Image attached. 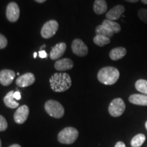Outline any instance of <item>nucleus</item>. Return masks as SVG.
I'll use <instances>...</instances> for the list:
<instances>
[{"instance_id":"9","label":"nucleus","mask_w":147,"mask_h":147,"mask_svg":"<svg viewBox=\"0 0 147 147\" xmlns=\"http://www.w3.org/2000/svg\"><path fill=\"white\" fill-rule=\"evenodd\" d=\"M29 113V107L26 105H23L20 106L16 110L14 115V121L18 124H23L26 121L28 118Z\"/></svg>"},{"instance_id":"28","label":"nucleus","mask_w":147,"mask_h":147,"mask_svg":"<svg viewBox=\"0 0 147 147\" xmlns=\"http://www.w3.org/2000/svg\"><path fill=\"white\" fill-rule=\"evenodd\" d=\"M39 56H40V58L45 59L48 56V55H47V53H46L45 51L42 50V51H40L39 52Z\"/></svg>"},{"instance_id":"17","label":"nucleus","mask_w":147,"mask_h":147,"mask_svg":"<svg viewBox=\"0 0 147 147\" xmlns=\"http://www.w3.org/2000/svg\"><path fill=\"white\" fill-rule=\"evenodd\" d=\"M108 5L105 0H95L93 4V10L97 14H102L107 11Z\"/></svg>"},{"instance_id":"15","label":"nucleus","mask_w":147,"mask_h":147,"mask_svg":"<svg viewBox=\"0 0 147 147\" xmlns=\"http://www.w3.org/2000/svg\"><path fill=\"white\" fill-rule=\"evenodd\" d=\"M131 104L138 106H147V95L144 94H133L129 97Z\"/></svg>"},{"instance_id":"21","label":"nucleus","mask_w":147,"mask_h":147,"mask_svg":"<svg viewBox=\"0 0 147 147\" xmlns=\"http://www.w3.org/2000/svg\"><path fill=\"white\" fill-rule=\"evenodd\" d=\"M135 87L137 91L141 93L147 95V80L144 79H140L136 82Z\"/></svg>"},{"instance_id":"29","label":"nucleus","mask_w":147,"mask_h":147,"mask_svg":"<svg viewBox=\"0 0 147 147\" xmlns=\"http://www.w3.org/2000/svg\"><path fill=\"white\" fill-rule=\"evenodd\" d=\"M115 147H126L125 144H124L123 142H121V141H119L117 143V144H115Z\"/></svg>"},{"instance_id":"25","label":"nucleus","mask_w":147,"mask_h":147,"mask_svg":"<svg viewBox=\"0 0 147 147\" xmlns=\"http://www.w3.org/2000/svg\"><path fill=\"white\" fill-rule=\"evenodd\" d=\"M8 127V123L3 116L0 115V131H3L6 130Z\"/></svg>"},{"instance_id":"8","label":"nucleus","mask_w":147,"mask_h":147,"mask_svg":"<svg viewBox=\"0 0 147 147\" xmlns=\"http://www.w3.org/2000/svg\"><path fill=\"white\" fill-rule=\"evenodd\" d=\"M71 50L75 55L79 57H84L87 55L88 48L85 44L80 39H76L71 44Z\"/></svg>"},{"instance_id":"26","label":"nucleus","mask_w":147,"mask_h":147,"mask_svg":"<svg viewBox=\"0 0 147 147\" xmlns=\"http://www.w3.org/2000/svg\"><path fill=\"white\" fill-rule=\"evenodd\" d=\"M7 45H8V40H7L6 38L2 34H0V49H3L6 47Z\"/></svg>"},{"instance_id":"23","label":"nucleus","mask_w":147,"mask_h":147,"mask_svg":"<svg viewBox=\"0 0 147 147\" xmlns=\"http://www.w3.org/2000/svg\"><path fill=\"white\" fill-rule=\"evenodd\" d=\"M95 33H96V35H100V36H103L107 37V38H111V37L113 36L114 33L110 32V30L103 26L102 25H98L95 29Z\"/></svg>"},{"instance_id":"27","label":"nucleus","mask_w":147,"mask_h":147,"mask_svg":"<svg viewBox=\"0 0 147 147\" xmlns=\"http://www.w3.org/2000/svg\"><path fill=\"white\" fill-rule=\"evenodd\" d=\"M14 97L16 100H20L21 99V94L19 91H15L14 93Z\"/></svg>"},{"instance_id":"16","label":"nucleus","mask_w":147,"mask_h":147,"mask_svg":"<svg viewBox=\"0 0 147 147\" xmlns=\"http://www.w3.org/2000/svg\"><path fill=\"white\" fill-rule=\"evenodd\" d=\"M127 51L124 47H117L110 51L109 56L112 60L117 61L124 57Z\"/></svg>"},{"instance_id":"22","label":"nucleus","mask_w":147,"mask_h":147,"mask_svg":"<svg viewBox=\"0 0 147 147\" xmlns=\"http://www.w3.org/2000/svg\"><path fill=\"white\" fill-rule=\"evenodd\" d=\"M93 42L98 47H102L106 45H108L110 42V40L107 37L100 36V35H96L93 38Z\"/></svg>"},{"instance_id":"3","label":"nucleus","mask_w":147,"mask_h":147,"mask_svg":"<svg viewBox=\"0 0 147 147\" xmlns=\"http://www.w3.org/2000/svg\"><path fill=\"white\" fill-rule=\"evenodd\" d=\"M78 137V131L76 128L68 127L61 130L58 134V141L61 144H70L76 140Z\"/></svg>"},{"instance_id":"36","label":"nucleus","mask_w":147,"mask_h":147,"mask_svg":"<svg viewBox=\"0 0 147 147\" xmlns=\"http://www.w3.org/2000/svg\"><path fill=\"white\" fill-rule=\"evenodd\" d=\"M145 127H146V129H147V121L146 122V123H145Z\"/></svg>"},{"instance_id":"10","label":"nucleus","mask_w":147,"mask_h":147,"mask_svg":"<svg viewBox=\"0 0 147 147\" xmlns=\"http://www.w3.org/2000/svg\"><path fill=\"white\" fill-rule=\"evenodd\" d=\"M36 78L32 73H26L16 79V84L20 87H27L34 83Z\"/></svg>"},{"instance_id":"37","label":"nucleus","mask_w":147,"mask_h":147,"mask_svg":"<svg viewBox=\"0 0 147 147\" xmlns=\"http://www.w3.org/2000/svg\"><path fill=\"white\" fill-rule=\"evenodd\" d=\"M0 147H1V140H0Z\"/></svg>"},{"instance_id":"7","label":"nucleus","mask_w":147,"mask_h":147,"mask_svg":"<svg viewBox=\"0 0 147 147\" xmlns=\"http://www.w3.org/2000/svg\"><path fill=\"white\" fill-rule=\"evenodd\" d=\"M20 16V9L15 2L8 3L6 8V17L10 22L14 23L17 21Z\"/></svg>"},{"instance_id":"4","label":"nucleus","mask_w":147,"mask_h":147,"mask_svg":"<svg viewBox=\"0 0 147 147\" xmlns=\"http://www.w3.org/2000/svg\"><path fill=\"white\" fill-rule=\"evenodd\" d=\"M45 108L46 112L49 114L51 117L56 119H60L64 115L63 106L57 101L49 100L45 103Z\"/></svg>"},{"instance_id":"12","label":"nucleus","mask_w":147,"mask_h":147,"mask_svg":"<svg viewBox=\"0 0 147 147\" xmlns=\"http://www.w3.org/2000/svg\"><path fill=\"white\" fill-rule=\"evenodd\" d=\"M125 10V8L123 5H116L110 10L106 14V18L110 21H115V20H118L121 16L123 14V12Z\"/></svg>"},{"instance_id":"13","label":"nucleus","mask_w":147,"mask_h":147,"mask_svg":"<svg viewBox=\"0 0 147 147\" xmlns=\"http://www.w3.org/2000/svg\"><path fill=\"white\" fill-rule=\"evenodd\" d=\"M67 46L63 42H61L56 45L54 47H53L51 52L50 53V57L51 59L56 60L62 57L65 53Z\"/></svg>"},{"instance_id":"34","label":"nucleus","mask_w":147,"mask_h":147,"mask_svg":"<svg viewBox=\"0 0 147 147\" xmlns=\"http://www.w3.org/2000/svg\"><path fill=\"white\" fill-rule=\"evenodd\" d=\"M37 55H38V54H37V53H36V52L34 53V58H36Z\"/></svg>"},{"instance_id":"35","label":"nucleus","mask_w":147,"mask_h":147,"mask_svg":"<svg viewBox=\"0 0 147 147\" xmlns=\"http://www.w3.org/2000/svg\"><path fill=\"white\" fill-rule=\"evenodd\" d=\"M45 47H46V45H44L43 46H42V47H41V48H40V49H41V50H42V49H43L44 48H45Z\"/></svg>"},{"instance_id":"2","label":"nucleus","mask_w":147,"mask_h":147,"mask_svg":"<svg viewBox=\"0 0 147 147\" xmlns=\"http://www.w3.org/2000/svg\"><path fill=\"white\" fill-rule=\"evenodd\" d=\"M120 74L116 67L108 66L103 67L97 74V79L101 83L106 85H112L119 80Z\"/></svg>"},{"instance_id":"33","label":"nucleus","mask_w":147,"mask_h":147,"mask_svg":"<svg viewBox=\"0 0 147 147\" xmlns=\"http://www.w3.org/2000/svg\"><path fill=\"white\" fill-rule=\"evenodd\" d=\"M141 1L144 4H147V0H141Z\"/></svg>"},{"instance_id":"1","label":"nucleus","mask_w":147,"mask_h":147,"mask_svg":"<svg viewBox=\"0 0 147 147\" xmlns=\"http://www.w3.org/2000/svg\"><path fill=\"white\" fill-rule=\"evenodd\" d=\"M51 87L55 92L67 91L71 85V80L68 74L55 73L50 78Z\"/></svg>"},{"instance_id":"6","label":"nucleus","mask_w":147,"mask_h":147,"mask_svg":"<svg viewBox=\"0 0 147 147\" xmlns=\"http://www.w3.org/2000/svg\"><path fill=\"white\" fill-rule=\"evenodd\" d=\"M59 24L55 20H51L43 25L41 29V35L42 38L48 39L51 38L56 34L58 30Z\"/></svg>"},{"instance_id":"32","label":"nucleus","mask_w":147,"mask_h":147,"mask_svg":"<svg viewBox=\"0 0 147 147\" xmlns=\"http://www.w3.org/2000/svg\"><path fill=\"white\" fill-rule=\"evenodd\" d=\"M35 1H37V2H38V3H43V2H45L46 0H35Z\"/></svg>"},{"instance_id":"19","label":"nucleus","mask_w":147,"mask_h":147,"mask_svg":"<svg viewBox=\"0 0 147 147\" xmlns=\"http://www.w3.org/2000/svg\"><path fill=\"white\" fill-rule=\"evenodd\" d=\"M102 25L103 26L106 27L110 32H113L114 34H117V33L121 32V29L120 25L113 21H110V20L108 19L104 20Z\"/></svg>"},{"instance_id":"31","label":"nucleus","mask_w":147,"mask_h":147,"mask_svg":"<svg viewBox=\"0 0 147 147\" xmlns=\"http://www.w3.org/2000/svg\"><path fill=\"white\" fill-rule=\"evenodd\" d=\"M9 147H21L20 146L19 144H12V145H10Z\"/></svg>"},{"instance_id":"14","label":"nucleus","mask_w":147,"mask_h":147,"mask_svg":"<svg viewBox=\"0 0 147 147\" xmlns=\"http://www.w3.org/2000/svg\"><path fill=\"white\" fill-rule=\"evenodd\" d=\"M74 67L73 61L68 58L61 59L57 61L55 63V68L58 71H65L71 69Z\"/></svg>"},{"instance_id":"18","label":"nucleus","mask_w":147,"mask_h":147,"mask_svg":"<svg viewBox=\"0 0 147 147\" xmlns=\"http://www.w3.org/2000/svg\"><path fill=\"white\" fill-rule=\"evenodd\" d=\"M14 91L8 92L3 98V102H4L5 105L10 108H16L19 106L18 103L14 99Z\"/></svg>"},{"instance_id":"20","label":"nucleus","mask_w":147,"mask_h":147,"mask_svg":"<svg viewBox=\"0 0 147 147\" xmlns=\"http://www.w3.org/2000/svg\"><path fill=\"white\" fill-rule=\"evenodd\" d=\"M146 137L144 134H139L135 136L131 141V145L132 147H140L144 142Z\"/></svg>"},{"instance_id":"24","label":"nucleus","mask_w":147,"mask_h":147,"mask_svg":"<svg viewBox=\"0 0 147 147\" xmlns=\"http://www.w3.org/2000/svg\"><path fill=\"white\" fill-rule=\"evenodd\" d=\"M138 15L141 21L147 24V9H140L138 12Z\"/></svg>"},{"instance_id":"5","label":"nucleus","mask_w":147,"mask_h":147,"mask_svg":"<svg viewBox=\"0 0 147 147\" xmlns=\"http://www.w3.org/2000/svg\"><path fill=\"white\" fill-rule=\"evenodd\" d=\"M125 104L121 98H116L112 101L108 107V112L112 117H118L123 114Z\"/></svg>"},{"instance_id":"11","label":"nucleus","mask_w":147,"mask_h":147,"mask_svg":"<svg viewBox=\"0 0 147 147\" xmlns=\"http://www.w3.org/2000/svg\"><path fill=\"white\" fill-rule=\"evenodd\" d=\"M15 73L10 69H3L0 71V83L3 86H8L13 82Z\"/></svg>"},{"instance_id":"30","label":"nucleus","mask_w":147,"mask_h":147,"mask_svg":"<svg viewBox=\"0 0 147 147\" xmlns=\"http://www.w3.org/2000/svg\"><path fill=\"white\" fill-rule=\"evenodd\" d=\"M125 1H127V2H130V3H136V2H138L139 0H125Z\"/></svg>"}]
</instances>
